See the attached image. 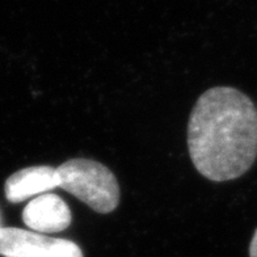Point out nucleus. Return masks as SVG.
Returning <instances> with one entry per match:
<instances>
[{
  "label": "nucleus",
  "instance_id": "f257e3e1",
  "mask_svg": "<svg viewBox=\"0 0 257 257\" xmlns=\"http://www.w3.org/2000/svg\"><path fill=\"white\" fill-rule=\"evenodd\" d=\"M188 149L196 169L211 181L240 177L257 156V112L245 93L232 87L207 89L188 123Z\"/></svg>",
  "mask_w": 257,
  "mask_h": 257
},
{
  "label": "nucleus",
  "instance_id": "f03ea898",
  "mask_svg": "<svg viewBox=\"0 0 257 257\" xmlns=\"http://www.w3.org/2000/svg\"><path fill=\"white\" fill-rule=\"evenodd\" d=\"M59 188L87 203L100 214L112 213L119 203V186L114 173L96 160L76 158L57 168Z\"/></svg>",
  "mask_w": 257,
  "mask_h": 257
},
{
  "label": "nucleus",
  "instance_id": "7ed1b4c3",
  "mask_svg": "<svg viewBox=\"0 0 257 257\" xmlns=\"http://www.w3.org/2000/svg\"><path fill=\"white\" fill-rule=\"evenodd\" d=\"M71 219L67 203L53 193H45L33 198L23 211L24 223L38 233L61 232L68 228Z\"/></svg>",
  "mask_w": 257,
  "mask_h": 257
},
{
  "label": "nucleus",
  "instance_id": "20e7f679",
  "mask_svg": "<svg viewBox=\"0 0 257 257\" xmlns=\"http://www.w3.org/2000/svg\"><path fill=\"white\" fill-rule=\"evenodd\" d=\"M59 188L57 168L50 166L28 167L11 175L4 185V193L10 202H24L38 194Z\"/></svg>",
  "mask_w": 257,
  "mask_h": 257
},
{
  "label": "nucleus",
  "instance_id": "39448f33",
  "mask_svg": "<svg viewBox=\"0 0 257 257\" xmlns=\"http://www.w3.org/2000/svg\"><path fill=\"white\" fill-rule=\"evenodd\" d=\"M54 241V237L44 233L23 230L17 227L0 228V256L37 257Z\"/></svg>",
  "mask_w": 257,
  "mask_h": 257
},
{
  "label": "nucleus",
  "instance_id": "423d86ee",
  "mask_svg": "<svg viewBox=\"0 0 257 257\" xmlns=\"http://www.w3.org/2000/svg\"><path fill=\"white\" fill-rule=\"evenodd\" d=\"M40 257H84L78 244L67 239H55L48 250Z\"/></svg>",
  "mask_w": 257,
  "mask_h": 257
},
{
  "label": "nucleus",
  "instance_id": "0eeeda50",
  "mask_svg": "<svg viewBox=\"0 0 257 257\" xmlns=\"http://www.w3.org/2000/svg\"><path fill=\"white\" fill-rule=\"evenodd\" d=\"M249 256L257 257V230L254 231V235H253V237H252V241H250Z\"/></svg>",
  "mask_w": 257,
  "mask_h": 257
},
{
  "label": "nucleus",
  "instance_id": "6e6552de",
  "mask_svg": "<svg viewBox=\"0 0 257 257\" xmlns=\"http://www.w3.org/2000/svg\"><path fill=\"white\" fill-rule=\"evenodd\" d=\"M0 228H2V227H0Z\"/></svg>",
  "mask_w": 257,
  "mask_h": 257
}]
</instances>
